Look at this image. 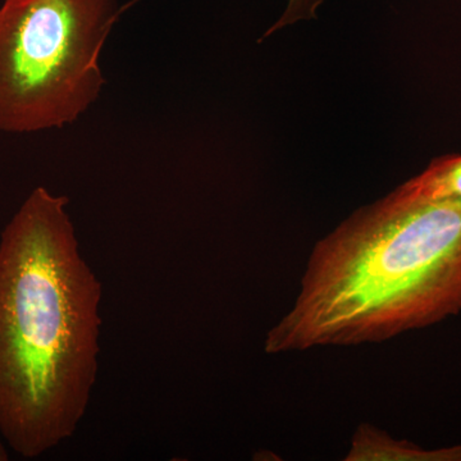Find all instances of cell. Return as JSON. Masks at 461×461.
I'll return each instance as SVG.
<instances>
[{
  "mask_svg": "<svg viewBox=\"0 0 461 461\" xmlns=\"http://www.w3.org/2000/svg\"><path fill=\"white\" fill-rule=\"evenodd\" d=\"M68 203L36 187L0 235V435L25 459L75 435L98 378L103 285Z\"/></svg>",
  "mask_w": 461,
  "mask_h": 461,
  "instance_id": "cell-1",
  "label": "cell"
},
{
  "mask_svg": "<svg viewBox=\"0 0 461 461\" xmlns=\"http://www.w3.org/2000/svg\"><path fill=\"white\" fill-rule=\"evenodd\" d=\"M461 313V202L395 190L317 242L267 354L375 344Z\"/></svg>",
  "mask_w": 461,
  "mask_h": 461,
  "instance_id": "cell-2",
  "label": "cell"
},
{
  "mask_svg": "<svg viewBox=\"0 0 461 461\" xmlns=\"http://www.w3.org/2000/svg\"><path fill=\"white\" fill-rule=\"evenodd\" d=\"M115 0H5L0 7V131L75 122L98 99Z\"/></svg>",
  "mask_w": 461,
  "mask_h": 461,
  "instance_id": "cell-3",
  "label": "cell"
},
{
  "mask_svg": "<svg viewBox=\"0 0 461 461\" xmlns=\"http://www.w3.org/2000/svg\"><path fill=\"white\" fill-rule=\"evenodd\" d=\"M346 461H461V445L427 450L405 439H395L372 424L355 430Z\"/></svg>",
  "mask_w": 461,
  "mask_h": 461,
  "instance_id": "cell-4",
  "label": "cell"
},
{
  "mask_svg": "<svg viewBox=\"0 0 461 461\" xmlns=\"http://www.w3.org/2000/svg\"><path fill=\"white\" fill-rule=\"evenodd\" d=\"M397 190L411 198L461 202V156L433 160L426 171Z\"/></svg>",
  "mask_w": 461,
  "mask_h": 461,
  "instance_id": "cell-5",
  "label": "cell"
},
{
  "mask_svg": "<svg viewBox=\"0 0 461 461\" xmlns=\"http://www.w3.org/2000/svg\"><path fill=\"white\" fill-rule=\"evenodd\" d=\"M321 2V0H290L286 14L281 18L278 25H276V29L295 23L300 18L313 16L315 8H317V5H320Z\"/></svg>",
  "mask_w": 461,
  "mask_h": 461,
  "instance_id": "cell-6",
  "label": "cell"
},
{
  "mask_svg": "<svg viewBox=\"0 0 461 461\" xmlns=\"http://www.w3.org/2000/svg\"><path fill=\"white\" fill-rule=\"evenodd\" d=\"M9 459V455L7 448L5 446L0 442V461H7Z\"/></svg>",
  "mask_w": 461,
  "mask_h": 461,
  "instance_id": "cell-7",
  "label": "cell"
}]
</instances>
